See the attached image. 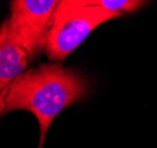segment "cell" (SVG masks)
<instances>
[{"label":"cell","instance_id":"6da1fadb","mask_svg":"<svg viewBox=\"0 0 157 148\" xmlns=\"http://www.w3.org/2000/svg\"><path fill=\"white\" fill-rule=\"evenodd\" d=\"M86 77L60 63H43L17 77L0 94V117L13 110L30 111L40 128L43 147L53 120L89 93Z\"/></svg>","mask_w":157,"mask_h":148},{"label":"cell","instance_id":"7a4b0ae2","mask_svg":"<svg viewBox=\"0 0 157 148\" xmlns=\"http://www.w3.org/2000/svg\"><path fill=\"white\" fill-rule=\"evenodd\" d=\"M118 18L90 0H63L51 18L43 50L53 63H60L103 23Z\"/></svg>","mask_w":157,"mask_h":148},{"label":"cell","instance_id":"3957f363","mask_svg":"<svg viewBox=\"0 0 157 148\" xmlns=\"http://www.w3.org/2000/svg\"><path fill=\"white\" fill-rule=\"evenodd\" d=\"M58 4L57 0H13L10 2L11 13L6 20L10 31L31 59L43 50L44 39Z\"/></svg>","mask_w":157,"mask_h":148},{"label":"cell","instance_id":"277c9868","mask_svg":"<svg viewBox=\"0 0 157 148\" xmlns=\"http://www.w3.org/2000/svg\"><path fill=\"white\" fill-rule=\"evenodd\" d=\"M30 56L10 31L7 22L0 25V94L26 71Z\"/></svg>","mask_w":157,"mask_h":148},{"label":"cell","instance_id":"5b68a950","mask_svg":"<svg viewBox=\"0 0 157 148\" xmlns=\"http://www.w3.org/2000/svg\"><path fill=\"white\" fill-rule=\"evenodd\" d=\"M91 4L112 14L121 17L124 13H134L138 11L147 1L141 0H90Z\"/></svg>","mask_w":157,"mask_h":148}]
</instances>
